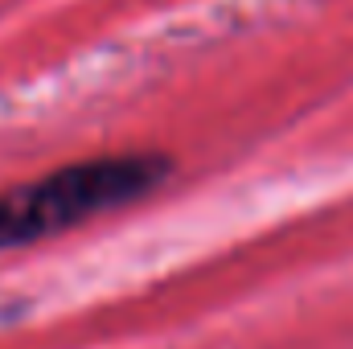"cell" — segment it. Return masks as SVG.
<instances>
[{
	"label": "cell",
	"instance_id": "6da1fadb",
	"mask_svg": "<svg viewBox=\"0 0 353 349\" xmlns=\"http://www.w3.org/2000/svg\"><path fill=\"white\" fill-rule=\"evenodd\" d=\"M169 173H173L169 157L119 152V157L74 161L37 181H25L0 193V251H21L29 243L83 226L99 214L136 206L140 197L157 193Z\"/></svg>",
	"mask_w": 353,
	"mask_h": 349
}]
</instances>
